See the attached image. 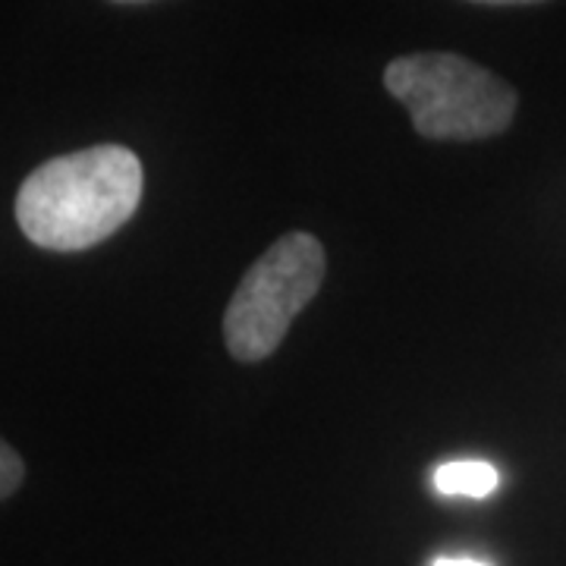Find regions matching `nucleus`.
Here are the masks:
<instances>
[{
  "mask_svg": "<svg viewBox=\"0 0 566 566\" xmlns=\"http://www.w3.org/2000/svg\"><path fill=\"white\" fill-rule=\"evenodd\" d=\"M142 164L123 145H92L41 164L17 196L22 233L51 252H82L104 243L136 214Z\"/></svg>",
  "mask_w": 566,
  "mask_h": 566,
  "instance_id": "1",
  "label": "nucleus"
},
{
  "mask_svg": "<svg viewBox=\"0 0 566 566\" xmlns=\"http://www.w3.org/2000/svg\"><path fill=\"white\" fill-rule=\"evenodd\" d=\"M385 88L422 139L472 142L504 133L516 114L513 85L460 54L422 51L387 63Z\"/></svg>",
  "mask_w": 566,
  "mask_h": 566,
  "instance_id": "2",
  "label": "nucleus"
},
{
  "mask_svg": "<svg viewBox=\"0 0 566 566\" xmlns=\"http://www.w3.org/2000/svg\"><path fill=\"white\" fill-rule=\"evenodd\" d=\"M327 259L312 233H286L249 264L223 312V340L233 359L262 363L283 344L293 318L322 290Z\"/></svg>",
  "mask_w": 566,
  "mask_h": 566,
  "instance_id": "3",
  "label": "nucleus"
},
{
  "mask_svg": "<svg viewBox=\"0 0 566 566\" xmlns=\"http://www.w3.org/2000/svg\"><path fill=\"white\" fill-rule=\"evenodd\" d=\"M431 482L447 497H488L501 485V472L482 460H463V463L438 465Z\"/></svg>",
  "mask_w": 566,
  "mask_h": 566,
  "instance_id": "4",
  "label": "nucleus"
},
{
  "mask_svg": "<svg viewBox=\"0 0 566 566\" xmlns=\"http://www.w3.org/2000/svg\"><path fill=\"white\" fill-rule=\"evenodd\" d=\"M25 479V465H22L20 453L7 441H0V501H7Z\"/></svg>",
  "mask_w": 566,
  "mask_h": 566,
  "instance_id": "5",
  "label": "nucleus"
},
{
  "mask_svg": "<svg viewBox=\"0 0 566 566\" xmlns=\"http://www.w3.org/2000/svg\"><path fill=\"white\" fill-rule=\"evenodd\" d=\"M431 566H488L482 560H472V557H438Z\"/></svg>",
  "mask_w": 566,
  "mask_h": 566,
  "instance_id": "6",
  "label": "nucleus"
}]
</instances>
